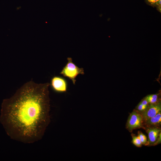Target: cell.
Returning a JSON list of instances; mask_svg holds the SVG:
<instances>
[{
  "mask_svg": "<svg viewBox=\"0 0 161 161\" xmlns=\"http://www.w3.org/2000/svg\"><path fill=\"white\" fill-rule=\"evenodd\" d=\"M145 129L148 134V142L149 143V145H152L157 140L161 133V129L157 126L147 127L145 128Z\"/></svg>",
  "mask_w": 161,
  "mask_h": 161,
  "instance_id": "obj_6",
  "label": "cell"
},
{
  "mask_svg": "<svg viewBox=\"0 0 161 161\" xmlns=\"http://www.w3.org/2000/svg\"><path fill=\"white\" fill-rule=\"evenodd\" d=\"M160 93L147 95L144 98L149 103H154L160 101L159 98Z\"/></svg>",
  "mask_w": 161,
  "mask_h": 161,
  "instance_id": "obj_8",
  "label": "cell"
},
{
  "mask_svg": "<svg viewBox=\"0 0 161 161\" xmlns=\"http://www.w3.org/2000/svg\"><path fill=\"white\" fill-rule=\"evenodd\" d=\"M49 86L31 80L3 100L0 120L11 138L27 143L42 138L50 122Z\"/></svg>",
  "mask_w": 161,
  "mask_h": 161,
  "instance_id": "obj_1",
  "label": "cell"
},
{
  "mask_svg": "<svg viewBox=\"0 0 161 161\" xmlns=\"http://www.w3.org/2000/svg\"><path fill=\"white\" fill-rule=\"evenodd\" d=\"M148 3L153 6H158L159 2L161 0H146Z\"/></svg>",
  "mask_w": 161,
  "mask_h": 161,
  "instance_id": "obj_12",
  "label": "cell"
},
{
  "mask_svg": "<svg viewBox=\"0 0 161 161\" xmlns=\"http://www.w3.org/2000/svg\"><path fill=\"white\" fill-rule=\"evenodd\" d=\"M161 123V112H158L154 116L148 119L144 123V125L147 127L157 126H159Z\"/></svg>",
  "mask_w": 161,
  "mask_h": 161,
  "instance_id": "obj_7",
  "label": "cell"
},
{
  "mask_svg": "<svg viewBox=\"0 0 161 161\" xmlns=\"http://www.w3.org/2000/svg\"><path fill=\"white\" fill-rule=\"evenodd\" d=\"M140 103L145 106H147L149 103L148 101L144 98L141 100Z\"/></svg>",
  "mask_w": 161,
  "mask_h": 161,
  "instance_id": "obj_14",
  "label": "cell"
},
{
  "mask_svg": "<svg viewBox=\"0 0 161 161\" xmlns=\"http://www.w3.org/2000/svg\"><path fill=\"white\" fill-rule=\"evenodd\" d=\"M131 135L132 138L131 142L132 143L137 147H141L142 144L138 136H136L132 133L131 134Z\"/></svg>",
  "mask_w": 161,
  "mask_h": 161,
  "instance_id": "obj_10",
  "label": "cell"
},
{
  "mask_svg": "<svg viewBox=\"0 0 161 161\" xmlns=\"http://www.w3.org/2000/svg\"><path fill=\"white\" fill-rule=\"evenodd\" d=\"M144 120L140 112L134 109L129 115L126 124V128L131 132L135 129L142 128L144 127Z\"/></svg>",
  "mask_w": 161,
  "mask_h": 161,
  "instance_id": "obj_3",
  "label": "cell"
},
{
  "mask_svg": "<svg viewBox=\"0 0 161 161\" xmlns=\"http://www.w3.org/2000/svg\"><path fill=\"white\" fill-rule=\"evenodd\" d=\"M147 106L143 105L139 103L136 107V110L140 112H141L145 110Z\"/></svg>",
  "mask_w": 161,
  "mask_h": 161,
  "instance_id": "obj_11",
  "label": "cell"
},
{
  "mask_svg": "<svg viewBox=\"0 0 161 161\" xmlns=\"http://www.w3.org/2000/svg\"><path fill=\"white\" fill-rule=\"evenodd\" d=\"M67 63L63 67L60 74L71 80L73 84L75 85L76 77L79 75H84V70L83 68H79L74 63L71 58H67Z\"/></svg>",
  "mask_w": 161,
  "mask_h": 161,
  "instance_id": "obj_2",
  "label": "cell"
},
{
  "mask_svg": "<svg viewBox=\"0 0 161 161\" xmlns=\"http://www.w3.org/2000/svg\"><path fill=\"white\" fill-rule=\"evenodd\" d=\"M49 85L52 89L56 92L64 93L67 90L68 82L65 78L61 76H53L51 79Z\"/></svg>",
  "mask_w": 161,
  "mask_h": 161,
  "instance_id": "obj_4",
  "label": "cell"
},
{
  "mask_svg": "<svg viewBox=\"0 0 161 161\" xmlns=\"http://www.w3.org/2000/svg\"><path fill=\"white\" fill-rule=\"evenodd\" d=\"M138 136L139 137L142 144L146 146L149 145V143L148 141L147 140L146 136L141 131H138Z\"/></svg>",
  "mask_w": 161,
  "mask_h": 161,
  "instance_id": "obj_9",
  "label": "cell"
},
{
  "mask_svg": "<svg viewBox=\"0 0 161 161\" xmlns=\"http://www.w3.org/2000/svg\"><path fill=\"white\" fill-rule=\"evenodd\" d=\"M161 133H160L158 136V137L157 140L156 141V142L153 144L152 145H156L159 144L160 143H161Z\"/></svg>",
  "mask_w": 161,
  "mask_h": 161,
  "instance_id": "obj_13",
  "label": "cell"
},
{
  "mask_svg": "<svg viewBox=\"0 0 161 161\" xmlns=\"http://www.w3.org/2000/svg\"><path fill=\"white\" fill-rule=\"evenodd\" d=\"M161 110V103L160 101L154 103H148L146 109L140 112L144 122L148 119L155 116Z\"/></svg>",
  "mask_w": 161,
  "mask_h": 161,
  "instance_id": "obj_5",
  "label": "cell"
}]
</instances>
